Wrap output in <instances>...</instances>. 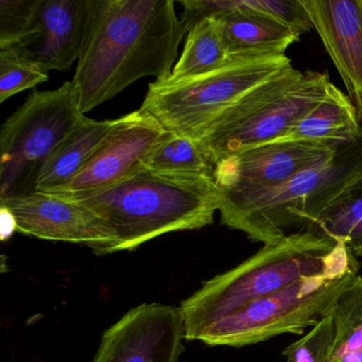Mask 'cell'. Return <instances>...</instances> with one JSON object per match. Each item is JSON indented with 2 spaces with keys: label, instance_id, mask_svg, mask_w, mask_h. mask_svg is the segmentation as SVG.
<instances>
[{
  "label": "cell",
  "instance_id": "cell-20",
  "mask_svg": "<svg viewBox=\"0 0 362 362\" xmlns=\"http://www.w3.org/2000/svg\"><path fill=\"white\" fill-rule=\"evenodd\" d=\"M329 315L334 325L329 362H362V276H356L341 291Z\"/></svg>",
  "mask_w": 362,
  "mask_h": 362
},
{
  "label": "cell",
  "instance_id": "cell-25",
  "mask_svg": "<svg viewBox=\"0 0 362 362\" xmlns=\"http://www.w3.org/2000/svg\"><path fill=\"white\" fill-rule=\"evenodd\" d=\"M247 4L254 11L289 27L300 37L313 29L303 0H247Z\"/></svg>",
  "mask_w": 362,
  "mask_h": 362
},
{
  "label": "cell",
  "instance_id": "cell-12",
  "mask_svg": "<svg viewBox=\"0 0 362 362\" xmlns=\"http://www.w3.org/2000/svg\"><path fill=\"white\" fill-rule=\"evenodd\" d=\"M339 147L308 141L264 144L220 160L214 168V181L219 196L262 189L287 181L303 169L332 156Z\"/></svg>",
  "mask_w": 362,
  "mask_h": 362
},
{
  "label": "cell",
  "instance_id": "cell-6",
  "mask_svg": "<svg viewBox=\"0 0 362 362\" xmlns=\"http://www.w3.org/2000/svg\"><path fill=\"white\" fill-rule=\"evenodd\" d=\"M292 66L287 56L234 57L215 71L173 84L150 83L139 107L163 130L200 141L245 95Z\"/></svg>",
  "mask_w": 362,
  "mask_h": 362
},
{
  "label": "cell",
  "instance_id": "cell-16",
  "mask_svg": "<svg viewBox=\"0 0 362 362\" xmlns=\"http://www.w3.org/2000/svg\"><path fill=\"white\" fill-rule=\"evenodd\" d=\"M119 122L120 118L103 122L86 118L50 154L40 171L35 192H49L66 185L109 139Z\"/></svg>",
  "mask_w": 362,
  "mask_h": 362
},
{
  "label": "cell",
  "instance_id": "cell-1",
  "mask_svg": "<svg viewBox=\"0 0 362 362\" xmlns=\"http://www.w3.org/2000/svg\"><path fill=\"white\" fill-rule=\"evenodd\" d=\"M173 0H95L71 81L86 115L145 77L171 75L186 35Z\"/></svg>",
  "mask_w": 362,
  "mask_h": 362
},
{
  "label": "cell",
  "instance_id": "cell-15",
  "mask_svg": "<svg viewBox=\"0 0 362 362\" xmlns=\"http://www.w3.org/2000/svg\"><path fill=\"white\" fill-rule=\"evenodd\" d=\"M230 58L285 56L300 40L289 27L254 11L247 0L233 1L232 11L220 16Z\"/></svg>",
  "mask_w": 362,
  "mask_h": 362
},
{
  "label": "cell",
  "instance_id": "cell-2",
  "mask_svg": "<svg viewBox=\"0 0 362 362\" xmlns=\"http://www.w3.org/2000/svg\"><path fill=\"white\" fill-rule=\"evenodd\" d=\"M64 199L92 209L113 228L115 252L132 251L168 233L209 226L220 204L213 177L145 168L110 187Z\"/></svg>",
  "mask_w": 362,
  "mask_h": 362
},
{
  "label": "cell",
  "instance_id": "cell-4",
  "mask_svg": "<svg viewBox=\"0 0 362 362\" xmlns=\"http://www.w3.org/2000/svg\"><path fill=\"white\" fill-rule=\"evenodd\" d=\"M360 175L362 132L283 183L220 194L221 222L255 243L272 245L291 230L308 228Z\"/></svg>",
  "mask_w": 362,
  "mask_h": 362
},
{
  "label": "cell",
  "instance_id": "cell-24",
  "mask_svg": "<svg viewBox=\"0 0 362 362\" xmlns=\"http://www.w3.org/2000/svg\"><path fill=\"white\" fill-rule=\"evenodd\" d=\"M334 345L332 315H326L306 336L286 347L285 362H329Z\"/></svg>",
  "mask_w": 362,
  "mask_h": 362
},
{
  "label": "cell",
  "instance_id": "cell-23",
  "mask_svg": "<svg viewBox=\"0 0 362 362\" xmlns=\"http://www.w3.org/2000/svg\"><path fill=\"white\" fill-rule=\"evenodd\" d=\"M49 80V74L16 50H0V103Z\"/></svg>",
  "mask_w": 362,
  "mask_h": 362
},
{
  "label": "cell",
  "instance_id": "cell-21",
  "mask_svg": "<svg viewBox=\"0 0 362 362\" xmlns=\"http://www.w3.org/2000/svg\"><path fill=\"white\" fill-rule=\"evenodd\" d=\"M143 167L160 173L213 177L215 165L199 141L165 131L146 156Z\"/></svg>",
  "mask_w": 362,
  "mask_h": 362
},
{
  "label": "cell",
  "instance_id": "cell-3",
  "mask_svg": "<svg viewBox=\"0 0 362 362\" xmlns=\"http://www.w3.org/2000/svg\"><path fill=\"white\" fill-rule=\"evenodd\" d=\"M354 255L341 241L298 230L264 245L232 270L205 281L180 306L185 339L204 326L264 296L349 262Z\"/></svg>",
  "mask_w": 362,
  "mask_h": 362
},
{
  "label": "cell",
  "instance_id": "cell-10",
  "mask_svg": "<svg viewBox=\"0 0 362 362\" xmlns=\"http://www.w3.org/2000/svg\"><path fill=\"white\" fill-rule=\"evenodd\" d=\"M183 339L180 308L141 304L105 330L93 362H177Z\"/></svg>",
  "mask_w": 362,
  "mask_h": 362
},
{
  "label": "cell",
  "instance_id": "cell-5",
  "mask_svg": "<svg viewBox=\"0 0 362 362\" xmlns=\"http://www.w3.org/2000/svg\"><path fill=\"white\" fill-rule=\"evenodd\" d=\"M329 77L288 67L224 112L199 141L214 165L251 148L283 139L325 98Z\"/></svg>",
  "mask_w": 362,
  "mask_h": 362
},
{
  "label": "cell",
  "instance_id": "cell-18",
  "mask_svg": "<svg viewBox=\"0 0 362 362\" xmlns=\"http://www.w3.org/2000/svg\"><path fill=\"white\" fill-rule=\"evenodd\" d=\"M187 35L181 57L162 83L173 84L215 71L232 59L220 18L202 21Z\"/></svg>",
  "mask_w": 362,
  "mask_h": 362
},
{
  "label": "cell",
  "instance_id": "cell-8",
  "mask_svg": "<svg viewBox=\"0 0 362 362\" xmlns=\"http://www.w3.org/2000/svg\"><path fill=\"white\" fill-rule=\"evenodd\" d=\"M86 118L73 81L56 90H33L1 126L0 201L35 192L50 154Z\"/></svg>",
  "mask_w": 362,
  "mask_h": 362
},
{
  "label": "cell",
  "instance_id": "cell-11",
  "mask_svg": "<svg viewBox=\"0 0 362 362\" xmlns=\"http://www.w3.org/2000/svg\"><path fill=\"white\" fill-rule=\"evenodd\" d=\"M165 131L139 110L120 117L109 139L71 182L45 194L66 198L96 192L124 181L144 168L143 162Z\"/></svg>",
  "mask_w": 362,
  "mask_h": 362
},
{
  "label": "cell",
  "instance_id": "cell-14",
  "mask_svg": "<svg viewBox=\"0 0 362 362\" xmlns=\"http://www.w3.org/2000/svg\"><path fill=\"white\" fill-rule=\"evenodd\" d=\"M94 5L95 0H42L41 33L12 49L48 73L69 71L83 52Z\"/></svg>",
  "mask_w": 362,
  "mask_h": 362
},
{
  "label": "cell",
  "instance_id": "cell-19",
  "mask_svg": "<svg viewBox=\"0 0 362 362\" xmlns=\"http://www.w3.org/2000/svg\"><path fill=\"white\" fill-rule=\"evenodd\" d=\"M304 230L341 241L356 258L362 257V175Z\"/></svg>",
  "mask_w": 362,
  "mask_h": 362
},
{
  "label": "cell",
  "instance_id": "cell-13",
  "mask_svg": "<svg viewBox=\"0 0 362 362\" xmlns=\"http://www.w3.org/2000/svg\"><path fill=\"white\" fill-rule=\"evenodd\" d=\"M362 124V0H303Z\"/></svg>",
  "mask_w": 362,
  "mask_h": 362
},
{
  "label": "cell",
  "instance_id": "cell-22",
  "mask_svg": "<svg viewBox=\"0 0 362 362\" xmlns=\"http://www.w3.org/2000/svg\"><path fill=\"white\" fill-rule=\"evenodd\" d=\"M42 0H0V50L23 45L41 33Z\"/></svg>",
  "mask_w": 362,
  "mask_h": 362
},
{
  "label": "cell",
  "instance_id": "cell-9",
  "mask_svg": "<svg viewBox=\"0 0 362 362\" xmlns=\"http://www.w3.org/2000/svg\"><path fill=\"white\" fill-rule=\"evenodd\" d=\"M13 230L46 240L79 243L98 254L114 253L117 236L96 213L77 201L33 192L0 201Z\"/></svg>",
  "mask_w": 362,
  "mask_h": 362
},
{
  "label": "cell",
  "instance_id": "cell-17",
  "mask_svg": "<svg viewBox=\"0 0 362 362\" xmlns=\"http://www.w3.org/2000/svg\"><path fill=\"white\" fill-rule=\"evenodd\" d=\"M361 132L351 99L332 83L325 98L277 141H308L339 147L357 139Z\"/></svg>",
  "mask_w": 362,
  "mask_h": 362
},
{
  "label": "cell",
  "instance_id": "cell-7",
  "mask_svg": "<svg viewBox=\"0 0 362 362\" xmlns=\"http://www.w3.org/2000/svg\"><path fill=\"white\" fill-rule=\"evenodd\" d=\"M354 256L338 268L303 279L197 330L189 340L209 346L243 347L284 334H300L329 315L334 300L359 273Z\"/></svg>",
  "mask_w": 362,
  "mask_h": 362
}]
</instances>
